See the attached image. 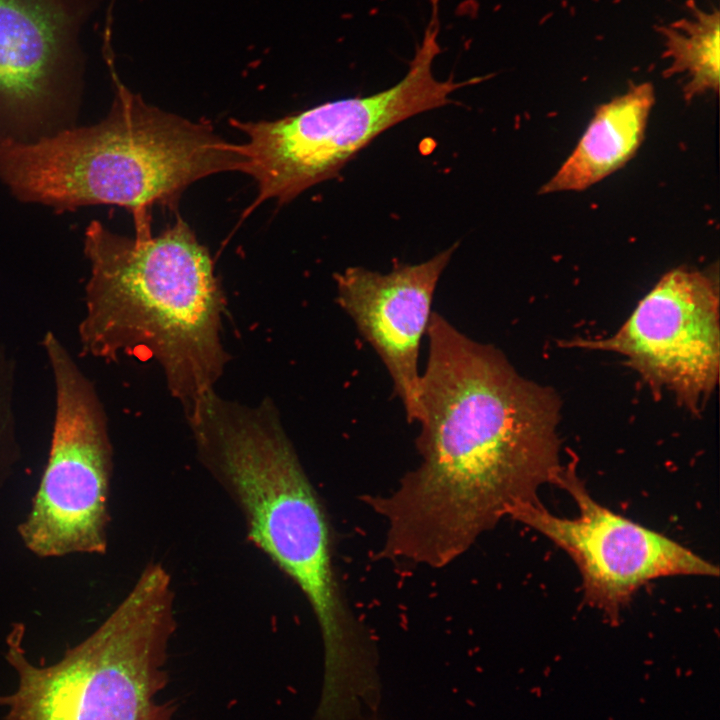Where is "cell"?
<instances>
[{"mask_svg":"<svg viewBox=\"0 0 720 720\" xmlns=\"http://www.w3.org/2000/svg\"><path fill=\"white\" fill-rule=\"evenodd\" d=\"M99 0H0V114L29 124L75 89Z\"/></svg>","mask_w":720,"mask_h":720,"instance_id":"cell-10","label":"cell"},{"mask_svg":"<svg viewBox=\"0 0 720 720\" xmlns=\"http://www.w3.org/2000/svg\"><path fill=\"white\" fill-rule=\"evenodd\" d=\"M441 0H430V17L405 76L392 87L365 97H352L272 121L231 123L247 141L236 144L243 157L241 172L251 176L258 194L250 213L269 199L290 202L317 183L338 175L342 167L373 139L394 125L450 104V95L489 76L439 80L433 72L441 52Z\"/></svg>","mask_w":720,"mask_h":720,"instance_id":"cell-6","label":"cell"},{"mask_svg":"<svg viewBox=\"0 0 720 720\" xmlns=\"http://www.w3.org/2000/svg\"><path fill=\"white\" fill-rule=\"evenodd\" d=\"M105 41L115 86L106 118L30 142L0 136V178L18 198L57 210L117 205L145 216L201 178L241 170L236 144L208 124L148 105L127 89Z\"/></svg>","mask_w":720,"mask_h":720,"instance_id":"cell-4","label":"cell"},{"mask_svg":"<svg viewBox=\"0 0 720 720\" xmlns=\"http://www.w3.org/2000/svg\"><path fill=\"white\" fill-rule=\"evenodd\" d=\"M185 416L200 461L237 506L248 540L308 601L324 659L356 655L368 633L339 581L325 507L273 402L247 406L211 391Z\"/></svg>","mask_w":720,"mask_h":720,"instance_id":"cell-3","label":"cell"},{"mask_svg":"<svg viewBox=\"0 0 720 720\" xmlns=\"http://www.w3.org/2000/svg\"><path fill=\"white\" fill-rule=\"evenodd\" d=\"M1 360V358H0ZM0 364V484L15 459V446L11 430L8 376Z\"/></svg>","mask_w":720,"mask_h":720,"instance_id":"cell-14","label":"cell"},{"mask_svg":"<svg viewBox=\"0 0 720 720\" xmlns=\"http://www.w3.org/2000/svg\"><path fill=\"white\" fill-rule=\"evenodd\" d=\"M426 335L421 462L390 494L365 502L385 520V557L442 568L503 517L539 501L538 490L557 484L565 467L555 392L437 312Z\"/></svg>","mask_w":720,"mask_h":720,"instance_id":"cell-1","label":"cell"},{"mask_svg":"<svg viewBox=\"0 0 720 720\" xmlns=\"http://www.w3.org/2000/svg\"><path fill=\"white\" fill-rule=\"evenodd\" d=\"M457 243L387 273L351 266L335 274L337 302L385 365L410 422L420 413L419 350L434 292Z\"/></svg>","mask_w":720,"mask_h":720,"instance_id":"cell-11","label":"cell"},{"mask_svg":"<svg viewBox=\"0 0 720 720\" xmlns=\"http://www.w3.org/2000/svg\"><path fill=\"white\" fill-rule=\"evenodd\" d=\"M654 88L645 82L599 106L575 149L540 193L581 191L625 165L640 147Z\"/></svg>","mask_w":720,"mask_h":720,"instance_id":"cell-12","label":"cell"},{"mask_svg":"<svg viewBox=\"0 0 720 720\" xmlns=\"http://www.w3.org/2000/svg\"><path fill=\"white\" fill-rule=\"evenodd\" d=\"M691 19H680L669 26L657 27L665 39L664 57L672 60L664 76L684 73L686 100L719 89V11L705 12L691 6Z\"/></svg>","mask_w":720,"mask_h":720,"instance_id":"cell-13","label":"cell"},{"mask_svg":"<svg viewBox=\"0 0 720 720\" xmlns=\"http://www.w3.org/2000/svg\"><path fill=\"white\" fill-rule=\"evenodd\" d=\"M719 336L713 279L678 268L659 280L614 335L564 345L621 354L654 389L672 391L696 412L717 384Z\"/></svg>","mask_w":720,"mask_h":720,"instance_id":"cell-9","label":"cell"},{"mask_svg":"<svg viewBox=\"0 0 720 720\" xmlns=\"http://www.w3.org/2000/svg\"><path fill=\"white\" fill-rule=\"evenodd\" d=\"M134 237L99 221L87 227L91 274L80 338L88 354L115 360L138 352L155 360L185 414L221 377L224 297L209 251L180 217L153 236L150 219Z\"/></svg>","mask_w":720,"mask_h":720,"instance_id":"cell-2","label":"cell"},{"mask_svg":"<svg viewBox=\"0 0 720 720\" xmlns=\"http://www.w3.org/2000/svg\"><path fill=\"white\" fill-rule=\"evenodd\" d=\"M172 578L151 561L119 605L56 663H31L23 625L7 637L16 690L0 696L3 720H174L177 705L156 695L169 682V643L176 631Z\"/></svg>","mask_w":720,"mask_h":720,"instance_id":"cell-5","label":"cell"},{"mask_svg":"<svg viewBox=\"0 0 720 720\" xmlns=\"http://www.w3.org/2000/svg\"><path fill=\"white\" fill-rule=\"evenodd\" d=\"M557 485L577 504L576 517H558L536 501L516 509L511 518L544 535L573 559L583 579L585 600L610 618H617L633 594L653 579L718 576L716 565L595 501L574 466L564 468Z\"/></svg>","mask_w":720,"mask_h":720,"instance_id":"cell-8","label":"cell"},{"mask_svg":"<svg viewBox=\"0 0 720 720\" xmlns=\"http://www.w3.org/2000/svg\"><path fill=\"white\" fill-rule=\"evenodd\" d=\"M56 388L47 466L18 532L39 557L104 554L109 522L112 446L97 394L66 348L44 338Z\"/></svg>","mask_w":720,"mask_h":720,"instance_id":"cell-7","label":"cell"}]
</instances>
